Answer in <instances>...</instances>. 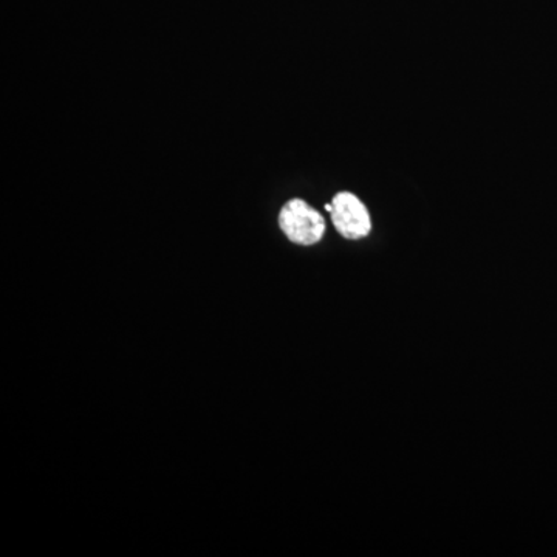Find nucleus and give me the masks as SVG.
<instances>
[{"label":"nucleus","mask_w":557,"mask_h":557,"mask_svg":"<svg viewBox=\"0 0 557 557\" xmlns=\"http://www.w3.org/2000/svg\"><path fill=\"white\" fill-rule=\"evenodd\" d=\"M278 226L289 242L311 247L324 237L325 220L307 201L293 199L278 212Z\"/></svg>","instance_id":"obj_1"},{"label":"nucleus","mask_w":557,"mask_h":557,"mask_svg":"<svg viewBox=\"0 0 557 557\" xmlns=\"http://www.w3.org/2000/svg\"><path fill=\"white\" fill-rule=\"evenodd\" d=\"M325 209L332 215L333 226L348 240L364 239L372 230V220L366 205L355 194L339 193Z\"/></svg>","instance_id":"obj_2"}]
</instances>
